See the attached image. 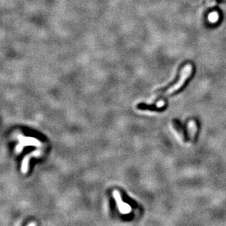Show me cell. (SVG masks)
Instances as JSON below:
<instances>
[{
  "mask_svg": "<svg viewBox=\"0 0 226 226\" xmlns=\"http://www.w3.org/2000/svg\"><path fill=\"white\" fill-rule=\"evenodd\" d=\"M188 138L190 142H193L197 132V125L194 120H191L188 123Z\"/></svg>",
  "mask_w": 226,
  "mask_h": 226,
  "instance_id": "7a4b0ae2",
  "label": "cell"
},
{
  "mask_svg": "<svg viewBox=\"0 0 226 226\" xmlns=\"http://www.w3.org/2000/svg\"><path fill=\"white\" fill-rule=\"evenodd\" d=\"M219 19V14L217 12H213L209 16V21L211 23H216Z\"/></svg>",
  "mask_w": 226,
  "mask_h": 226,
  "instance_id": "277c9868",
  "label": "cell"
},
{
  "mask_svg": "<svg viewBox=\"0 0 226 226\" xmlns=\"http://www.w3.org/2000/svg\"><path fill=\"white\" fill-rule=\"evenodd\" d=\"M192 72V66L190 64L186 65L185 67H183V69L181 71L180 74V78H179V81L176 83H175L173 86H171L170 88H169L167 91L165 92L166 95H171V94L175 93V92H177L178 90L181 89L182 86H184V84L185 83V82L187 81L188 78H190V76H191Z\"/></svg>",
  "mask_w": 226,
  "mask_h": 226,
  "instance_id": "6da1fadb",
  "label": "cell"
},
{
  "mask_svg": "<svg viewBox=\"0 0 226 226\" xmlns=\"http://www.w3.org/2000/svg\"><path fill=\"white\" fill-rule=\"evenodd\" d=\"M173 127H174L175 130L177 131V133H179V135H180V137L182 138V140L184 141H185V139H186V137H185V130L184 128H182V126L181 125V124L178 122L177 120H174L173 121Z\"/></svg>",
  "mask_w": 226,
  "mask_h": 226,
  "instance_id": "3957f363",
  "label": "cell"
}]
</instances>
